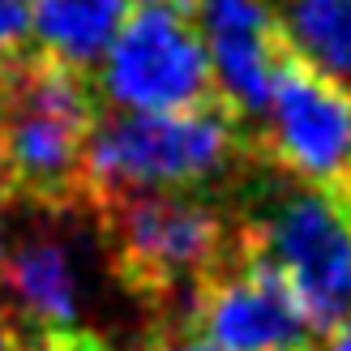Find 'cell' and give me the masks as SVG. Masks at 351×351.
I'll use <instances>...</instances> for the list:
<instances>
[{"instance_id": "obj_19", "label": "cell", "mask_w": 351, "mask_h": 351, "mask_svg": "<svg viewBox=\"0 0 351 351\" xmlns=\"http://www.w3.org/2000/svg\"><path fill=\"white\" fill-rule=\"evenodd\" d=\"M0 266H5V249H0Z\"/></svg>"}, {"instance_id": "obj_15", "label": "cell", "mask_w": 351, "mask_h": 351, "mask_svg": "<svg viewBox=\"0 0 351 351\" xmlns=\"http://www.w3.org/2000/svg\"><path fill=\"white\" fill-rule=\"evenodd\" d=\"M326 351H351V317H347V322H339L335 330H330Z\"/></svg>"}, {"instance_id": "obj_18", "label": "cell", "mask_w": 351, "mask_h": 351, "mask_svg": "<svg viewBox=\"0 0 351 351\" xmlns=\"http://www.w3.org/2000/svg\"><path fill=\"white\" fill-rule=\"evenodd\" d=\"M335 193H339V197H343V202H347V206H351V176H347V180H343V184H339V189H335Z\"/></svg>"}, {"instance_id": "obj_13", "label": "cell", "mask_w": 351, "mask_h": 351, "mask_svg": "<svg viewBox=\"0 0 351 351\" xmlns=\"http://www.w3.org/2000/svg\"><path fill=\"white\" fill-rule=\"evenodd\" d=\"M34 351H112V347L86 326H64V330H51V335H39Z\"/></svg>"}, {"instance_id": "obj_12", "label": "cell", "mask_w": 351, "mask_h": 351, "mask_svg": "<svg viewBox=\"0 0 351 351\" xmlns=\"http://www.w3.org/2000/svg\"><path fill=\"white\" fill-rule=\"evenodd\" d=\"M142 351H223V347L197 335L184 317H154V330L146 335Z\"/></svg>"}, {"instance_id": "obj_7", "label": "cell", "mask_w": 351, "mask_h": 351, "mask_svg": "<svg viewBox=\"0 0 351 351\" xmlns=\"http://www.w3.org/2000/svg\"><path fill=\"white\" fill-rule=\"evenodd\" d=\"M180 317L223 351H278L308 343L313 326L283 270L244 249L193 287Z\"/></svg>"}, {"instance_id": "obj_10", "label": "cell", "mask_w": 351, "mask_h": 351, "mask_svg": "<svg viewBox=\"0 0 351 351\" xmlns=\"http://www.w3.org/2000/svg\"><path fill=\"white\" fill-rule=\"evenodd\" d=\"M133 0H30V43L64 64L90 69L129 22Z\"/></svg>"}, {"instance_id": "obj_6", "label": "cell", "mask_w": 351, "mask_h": 351, "mask_svg": "<svg viewBox=\"0 0 351 351\" xmlns=\"http://www.w3.org/2000/svg\"><path fill=\"white\" fill-rule=\"evenodd\" d=\"M253 137L261 163L295 180L339 189L351 176V95L283 47L270 108Z\"/></svg>"}, {"instance_id": "obj_4", "label": "cell", "mask_w": 351, "mask_h": 351, "mask_svg": "<svg viewBox=\"0 0 351 351\" xmlns=\"http://www.w3.org/2000/svg\"><path fill=\"white\" fill-rule=\"evenodd\" d=\"M244 249L283 270L313 335L351 317V206L326 184H308L257 163L227 193Z\"/></svg>"}, {"instance_id": "obj_3", "label": "cell", "mask_w": 351, "mask_h": 351, "mask_svg": "<svg viewBox=\"0 0 351 351\" xmlns=\"http://www.w3.org/2000/svg\"><path fill=\"white\" fill-rule=\"evenodd\" d=\"M257 163L253 125L223 95L180 112H108L86 150V206L125 189L232 193Z\"/></svg>"}, {"instance_id": "obj_5", "label": "cell", "mask_w": 351, "mask_h": 351, "mask_svg": "<svg viewBox=\"0 0 351 351\" xmlns=\"http://www.w3.org/2000/svg\"><path fill=\"white\" fill-rule=\"evenodd\" d=\"M99 95L120 112H180L219 95L197 9L142 5L99 69Z\"/></svg>"}, {"instance_id": "obj_16", "label": "cell", "mask_w": 351, "mask_h": 351, "mask_svg": "<svg viewBox=\"0 0 351 351\" xmlns=\"http://www.w3.org/2000/svg\"><path fill=\"white\" fill-rule=\"evenodd\" d=\"M142 5H171V9H197V0H142Z\"/></svg>"}, {"instance_id": "obj_1", "label": "cell", "mask_w": 351, "mask_h": 351, "mask_svg": "<svg viewBox=\"0 0 351 351\" xmlns=\"http://www.w3.org/2000/svg\"><path fill=\"white\" fill-rule=\"evenodd\" d=\"M116 283L154 317H180L193 287L240 253V219L227 193L125 189L86 206Z\"/></svg>"}, {"instance_id": "obj_9", "label": "cell", "mask_w": 351, "mask_h": 351, "mask_svg": "<svg viewBox=\"0 0 351 351\" xmlns=\"http://www.w3.org/2000/svg\"><path fill=\"white\" fill-rule=\"evenodd\" d=\"M0 291L5 304L30 335L77 326V278L69 253L56 240H22L0 266Z\"/></svg>"}, {"instance_id": "obj_17", "label": "cell", "mask_w": 351, "mask_h": 351, "mask_svg": "<svg viewBox=\"0 0 351 351\" xmlns=\"http://www.w3.org/2000/svg\"><path fill=\"white\" fill-rule=\"evenodd\" d=\"M278 351H317V343L308 339V343H291V347H278Z\"/></svg>"}, {"instance_id": "obj_11", "label": "cell", "mask_w": 351, "mask_h": 351, "mask_svg": "<svg viewBox=\"0 0 351 351\" xmlns=\"http://www.w3.org/2000/svg\"><path fill=\"white\" fill-rule=\"evenodd\" d=\"M283 47L351 95V0H266Z\"/></svg>"}, {"instance_id": "obj_2", "label": "cell", "mask_w": 351, "mask_h": 351, "mask_svg": "<svg viewBox=\"0 0 351 351\" xmlns=\"http://www.w3.org/2000/svg\"><path fill=\"white\" fill-rule=\"evenodd\" d=\"M103 95L86 69L39 47L0 60V197L43 215L86 210V150Z\"/></svg>"}, {"instance_id": "obj_8", "label": "cell", "mask_w": 351, "mask_h": 351, "mask_svg": "<svg viewBox=\"0 0 351 351\" xmlns=\"http://www.w3.org/2000/svg\"><path fill=\"white\" fill-rule=\"evenodd\" d=\"M197 22L210 47L219 95L257 129L270 108L283 34L266 0H197Z\"/></svg>"}, {"instance_id": "obj_14", "label": "cell", "mask_w": 351, "mask_h": 351, "mask_svg": "<svg viewBox=\"0 0 351 351\" xmlns=\"http://www.w3.org/2000/svg\"><path fill=\"white\" fill-rule=\"evenodd\" d=\"M0 351H34V335L13 317L5 300H0Z\"/></svg>"}]
</instances>
